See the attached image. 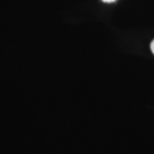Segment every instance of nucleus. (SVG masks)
<instances>
[{
    "label": "nucleus",
    "instance_id": "1",
    "mask_svg": "<svg viewBox=\"0 0 154 154\" xmlns=\"http://www.w3.org/2000/svg\"><path fill=\"white\" fill-rule=\"evenodd\" d=\"M150 49H151V52L154 54V39L151 41V43H150Z\"/></svg>",
    "mask_w": 154,
    "mask_h": 154
},
{
    "label": "nucleus",
    "instance_id": "2",
    "mask_svg": "<svg viewBox=\"0 0 154 154\" xmlns=\"http://www.w3.org/2000/svg\"><path fill=\"white\" fill-rule=\"evenodd\" d=\"M101 1L104 3H112V2H115L116 0H101Z\"/></svg>",
    "mask_w": 154,
    "mask_h": 154
}]
</instances>
